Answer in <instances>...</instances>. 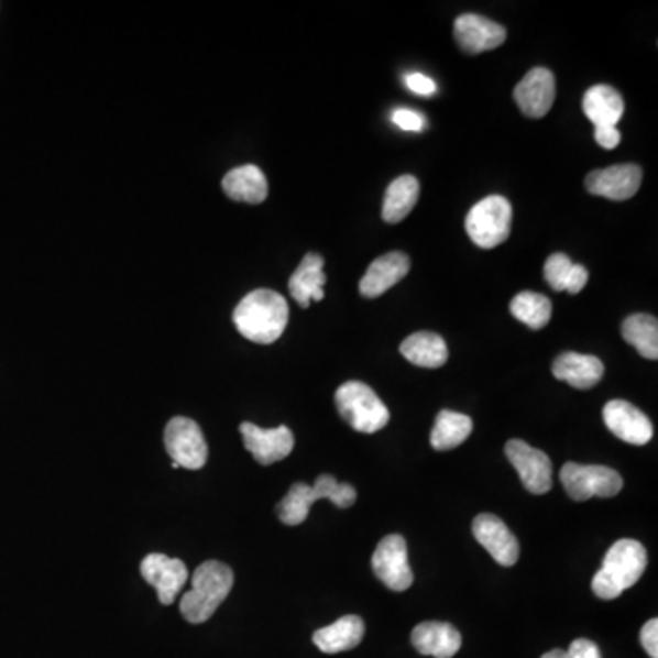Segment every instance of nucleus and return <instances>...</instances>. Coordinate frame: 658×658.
<instances>
[{"instance_id":"obj_37","label":"nucleus","mask_w":658,"mask_h":658,"mask_svg":"<svg viewBox=\"0 0 658 658\" xmlns=\"http://www.w3.org/2000/svg\"><path fill=\"white\" fill-rule=\"evenodd\" d=\"M541 658H571L569 657V654H567V651H563V649H552V651H549V654L544 655V657Z\"/></svg>"},{"instance_id":"obj_27","label":"nucleus","mask_w":658,"mask_h":658,"mask_svg":"<svg viewBox=\"0 0 658 658\" xmlns=\"http://www.w3.org/2000/svg\"><path fill=\"white\" fill-rule=\"evenodd\" d=\"M472 428L474 425L469 416L452 410L439 412L432 434H430V445L439 452L452 450L469 439Z\"/></svg>"},{"instance_id":"obj_13","label":"nucleus","mask_w":658,"mask_h":658,"mask_svg":"<svg viewBox=\"0 0 658 658\" xmlns=\"http://www.w3.org/2000/svg\"><path fill=\"white\" fill-rule=\"evenodd\" d=\"M240 432L251 456L265 467L286 459L295 447V438L287 427L260 428L253 423H242Z\"/></svg>"},{"instance_id":"obj_30","label":"nucleus","mask_w":658,"mask_h":658,"mask_svg":"<svg viewBox=\"0 0 658 658\" xmlns=\"http://www.w3.org/2000/svg\"><path fill=\"white\" fill-rule=\"evenodd\" d=\"M572 265L574 264H572L571 259L563 253L550 254L547 259L544 273H546V281L549 282V286L555 292H566V284L569 281V275H571Z\"/></svg>"},{"instance_id":"obj_9","label":"nucleus","mask_w":658,"mask_h":658,"mask_svg":"<svg viewBox=\"0 0 658 658\" xmlns=\"http://www.w3.org/2000/svg\"><path fill=\"white\" fill-rule=\"evenodd\" d=\"M373 572L395 593L410 589L414 572L408 563V549L403 536H384L372 556Z\"/></svg>"},{"instance_id":"obj_7","label":"nucleus","mask_w":658,"mask_h":658,"mask_svg":"<svg viewBox=\"0 0 658 658\" xmlns=\"http://www.w3.org/2000/svg\"><path fill=\"white\" fill-rule=\"evenodd\" d=\"M561 485L574 502L591 497H613L622 491L624 480L616 470L602 464L566 463L560 472Z\"/></svg>"},{"instance_id":"obj_21","label":"nucleus","mask_w":658,"mask_h":658,"mask_svg":"<svg viewBox=\"0 0 658 658\" xmlns=\"http://www.w3.org/2000/svg\"><path fill=\"white\" fill-rule=\"evenodd\" d=\"M326 273L325 259L317 253H308L289 278V293L300 308L320 303L325 298Z\"/></svg>"},{"instance_id":"obj_11","label":"nucleus","mask_w":658,"mask_h":658,"mask_svg":"<svg viewBox=\"0 0 658 658\" xmlns=\"http://www.w3.org/2000/svg\"><path fill=\"white\" fill-rule=\"evenodd\" d=\"M643 184V168L633 163L613 165L588 174L585 187L594 196H602L607 200L626 201L637 195Z\"/></svg>"},{"instance_id":"obj_31","label":"nucleus","mask_w":658,"mask_h":658,"mask_svg":"<svg viewBox=\"0 0 658 658\" xmlns=\"http://www.w3.org/2000/svg\"><path fill=\"white\" fill-rule=\"evenodd\" d=\"M392 121L399 129L408 130V132H421L425 129V118H423L421 113L414 112V110H395Z\"/></svg>"},{"instance_id":"obj_4","label":"nucleus","mask_w":658,"mask_h":658,"mask_svg":"<svg viewBox=\"0 0 658 658\" xmlns=\"http://www.w3.org/2000/svg\"><path fill=\"white\" fill-rule=\"evenodd\" d=\"M317 500H329L335 507L350 508L357 502V491L350 483H339L333 475L322 474L315 485L295 483L287 496L276 505L282 524L300 525L308 518L309 508Z\"/></svg>"},{"instance_id":"obj_8","label":"nucleus","mask_w":658,"mask_h":658,"mask_svg":"<svg viewBox=\"0 0 658 658\" xmlns=\"http://www.w3.org/2000/svg\"><path fill=\"white\" fill-rule=\"evenodd\" d=\"M163 441L168 456L173 458V469H204L209 458V447L200 425L189 417H174L168 421Z\"/></svg>"},{"instance_id":"obj_6","label":"nucleus","mask_w":658,"mask_h":658,"mask_svg":"<svg viewBox=\"0 0 658 658\" xmlns=\"http://www.w3.org/2000/svg\"><path fill=\"white\" fill-rule=\"evenodd\" d=\"M513 207L503 196H486L470 209L464 220L467 234L481 249L502 245L511 234Z\"/></svg>"},{"instance_id":"obj_29","label":"nucleus","mask_w":658,"mask_h":658,"mask_svg":"<svg viewBox=\"0 0 658 658\" xmlns=\"http://www.w3.org/2000/svg\"><path fill=\"white\" fill-rule=\"evenodd\" d=\"M511 314L514 315V319H518L519 322L538 331L549 325L550 317H552V304L541 293L524 292L513 298Z\"/></svg>"},{"instance_id":"obj_16","label":"nucleus","mask_w":658,"mask_h":658,"mask_svg":"<svg viewBox=\"0 0 658 658\" xmlns=\"http://www.w3.org/2000/svg\"><path fill=\"white\" fill-rule=\"evenodd\" d=\"M475 540L503 567H513L519 558V544L513 530L494 514H480L472 524Z\"/></svg>"},{"instance_id":"obj_10","label":"nucleus","mask_w":658,"mask_h":658,"mask_svg":"<svg viewBox=\"0 0 658 658\" xmlns=\"http://www.w3.org/2000/svg\"><path fill=\"white\" fill-rule=\"evenodd\" d=\"M505 453L514 469L518 470L519 480L530 494L541 496L550 491L552 464L546 452L530 447L522 439H513L505 445Z\"/></svg>"},{"instance_id":"obj_12","label":"nucleus","mask_w":658,"mask_h":658,"mask_svg":"<svg viewBox=\"0 0 658 658\" xmlns=\"http://www.w3.org/2000/svg\"><path fill=\"white\" fill-rule=\"evenodd\" d=\"M141 577L156 589L157 599L163 605H171L189 580V571L184 561L168 558L162 552H152L141 561Z\"/></svg>"},{"instance_id":"obj_32","label":"nucleus","mask_w":658,"mask_h":658,"mask_svg":"<svg viewBox=\"0 0 658 658\" xmlns=\"http://www.w3.org/2000/svg\"><path fill=\"white\" fill-rule=\"evenodd\" d=\"M640 643H643L644 649H646V654H648L649 657L658 658L657 618H651V621L644 624L643 632H640Z\"/></svg>"},{"instance_id":"obj_24","label":"nucleus","mask_w":658,"mask_h":658,"mask_svg":"<svg viewBox=\"0 0 658 658\" xmlns=\"http://www.w3.org/2000/svg\"><path fill=\"white\" fill-rule=\"evenodd\" d=\"M583 112L596 127H616L624 116V99L610 85H594L583 96Z\"/></svg>"},{"instance_id":"obj_1","label":"nucleus","mask_w":658,"mask_h":658,"mask_svg":"<svg viewBox=\"0 0 658 658\" xmlns=\"http://www.w3.org/2000/svg\"><path fill=\"white\" fill-rule=\"evenodd\" d=\"M232 320L240 335L256 344H273L281 339L287 320L289 306L281 293L273 289H254L238 304Z\"/></svg>"},{"instance_id":"obj_17","label":"nucleus","mask_w":658,"mask_h":658,"mask_svg":"<svg viewBox=\"0 0 658 658\" xmlns=\"http://www.w3.org/2000/svg\"><path fill=\"white\" fill-rule=\"evenodd\" d=\"M556 98V79L547 68H533L514 88V99L519 110L533 119H540L552 109Z\"/></svg>"},{"instance_id":"obj_25","label":"nucleus","mask_w":658,"mask_h":658,"mask_svg":"<svg viewBox=\"0 0 658 658\" xmlns=\"http://www.w3.org/2000/svg\"><path fill=\"white\" fill-rule=\"evenodd\" d=\"M399 351L406 361L421 368H441L448 361L447 342L441 335L419 331L403 340Z\"/></svg>"},{"instance_id":"obj_36","label":"nucleus","mask_w":658,"mask_h":658,"mask_svg":"<svg viewBox=\"0 0 658 658\" xmlns=\"http://www.w3.org/2000/svg\"><path fill=\"white\" fill-rule=\"evenodd\" d=\"M589 281V273L583 265L574 264L572 265L571 275H569V281L566 284V292L571 293V295H578V293L582 292L585 284Z\"/></svg>"},{"instance_id":"obj_15","label":"nucleus","mask_w":658,"mask_h":658,"mask_svg":"<svg viewBox=\"0 0 658 658\" xmlns=\"http://www.w3.org/2000/svg\"><path fill=\"white\" fill-rule=\"evenodd\" d=\"M604 423L616 438L629 445L643 447L654 439V425L649 417L627 401H610L604 406Z\"/></svg>"},{"instance_id":"obj_18","label":"nucleus","mask_w":658,"mask_h":658,"mask_svg":"<svg viewBox=\"0 0 658 658\" xmlns=\"http://www.w3.org/2000/svg\"><path fill=\"white\" fill-rule=\"evenodd\" d=\"M408 271H410V259L405 253L394 251V253L383 254L377 260H373L368 267L366 275L359 282V292L362 297H381L395 284H399L408 275Z\"/></svg>"},{"instance_id":"obj_20","label":"nucleus","mask_w":658,"mask_h":658,"mask_svg":"<svg viewBox=\"0 0 658 658\" xmlns=\"http://www.w3.org/2000/svg\"><path fill=\"white\" fill-rule=\"evenodd\" d=\"M412 644L417 654L427 657L452 658L463 644L461 633L445 622H423L412 632Z\"/></svg>"},{"instance_id":"obj_22","label":"nucleus","mask_w":658,"mask_h":658,"mask_svg":"<svg viewBox=\"0 0 658 658\" xmlns=\"http://www.w3.org/2000/svg\"><path fill=\"white\" fill-rule=\"evenodd\" d=\"M364 622L361 616L346 615L331 626L315 632L314 643L322 654L335 655L350 651L362 643Z\"/></svg>"},{"instance_id":"obj_33","label":"nucleus","mask_w":658,"mask_h":658,"mask_svg":"<svg viewBox=\"0 0 658 658\" xmlns=\"http://www.w3.org/2000/svg\"><path fill=\"white\" fill-rule=\"evenodd\" d=\"M405 83L412 92L419 94V96H434L436 94V83L430 77L417 74V72L416 74H408L405 77Z\"/></svg>"},{"instance_id":"obj_2","label":"nucleus","mask_w":658,"mask_h":658,"mask_svg":"<svg viewBox=\"0 0 658 658\" xmlns=\"http://www.w3.org/2000/svg\"><path fill=\"white\" fill-rule=\"evenodd\" d=\"M648 567V552L637 540L616 541L605 555L604 563L594 574L593 593L602 600H615L643 578Z\"/></svg>"},{"instance_id":"obj_28","label":"nucleus","mask_w":658,"mask_h":658,"mask_svg":"<svg viewBox=\"0 0 658 658\" xmlns=\"http://www.w3.org/2000/svg\"><path fill=\"white\" fill-rule=\"evenodd\" d=\"M622 337L627 344L649 361H657L658 357V322L651 315H632L622 325Z\"/></svg>"},{"instance_id":"obj_3","label":"nucleus","mask_w":658,"mask_h":658,"mask_svg":"<svg viewBox=\"0 0 658 658\" xmlns=\"http://www.w3.org/2000/svg\"><path fill=\"white\" fill-rule=\"evenodd\" d=\"M193 589L184 594L179 611L190 624H204L209 621L223 600L231 593L234 574L221 561H206L193 574Z\"/></svg>"},{"instance_id":"obj_26","label":"nucleus","mask_w":658,"mask_h":658,"mask_svg":"<svg viewBox=\"0 0 658 658\" xmlns=\"http://www.w3.org/2000/svg\"><path fill=\"white\" fill-rule=\"evenodd\" d=\"M419 182L410 174L394 179L386 189L383 204V220L388 223H399L410 215L419 200Z\"/></svg>"},{"instance_id":"obj_5","label":"nucleus","mask_w":658,"mask_h":658,"mask_svg":"<svg viewBox=\"0 0 658 658\" xmlns=\"http://www.w3.org/2000/svg\"><path fill=\"white\" fill-rule=\"evenodd\" d=\"M335 403L340 417L357 432L375 434L388 425V408L368 384L359 381L342 384L335 394Z\"/></svg>"},{"instance_id":"obj_34","label":"nucleus","mask_w":658,"mask_h":658,"mask_svg":"<svg viewBox=\"0 0 658 658\" xmlns=\"http://www.w3.org/2000/svg\"><path fill=\"white\" fill-rule=\"evenodd\" d=\"M594 140L602 149L613 151L621 143L622 135L616 127H596L594 129Z\"/></svg>"},{"instance_id":"obj_23","label":"nucleus","mask_w":658,"mask_h":658,"mask_svg":"<svg viewBox=\"0 0 658 658\" xmlns=\"http://www.w3.org/2000/svg\"><path fill=\"white\" fill-rule=\"evenodd\" d=\"M221 187L226 195L234 201H245V204H262L267 198L270 185L265 174L256 165H243V167L232 168L227 174Z\"/></svg>"},{"instance_id":"obj_19","label":"nucleus","mask_w":658,"mask_h":658,"mask_svg":"<svg viewBox=\"0 0 658 658\" xmlns=\"http://www.w3.org/2000/svg\"><path fill=\"white\" fill-rule=\"evenodd\" d=\"M552 375L572 388L589 390L596 386L604 377V364L599 357L567 351L561 353L552 364Z\"/></svg>"},{"instance_id":"obj_14","label":"nucleus","mask_w":658,"mask_h":658,"mask_svg":"<svg viewBox=\"0 0 658 658\" xmlns=\"http://www.w3.org/2000/svg\"><path fill=\"white\" fill-rule=\"evenodd\" d=\"M453 35H456L459 48L467 54L475 55L502 46L507 39V30L485 17L464 13L456 19Z\"/></svg>"},{"instance_id":"obj_35","label":"nucleus","mask_w":658,"mask_h":658,"mask_svg":"<svg viewBox=\"0 0 658 658\" xmlns=\"http://www.w3.org/2000/svg\"><path fill=\"white\" fill-rule=\"evenodd\" d=\"M567 654L571 658H602L599 646L588 638H577Z\"/></svg>"}]
</instances>
